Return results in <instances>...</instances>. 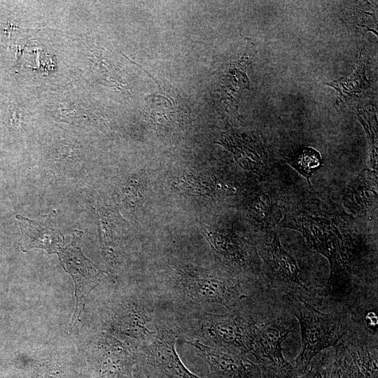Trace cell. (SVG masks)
Instances as JSON below:
<instances>
[{"mask_svg": "<svg viewBox=\"0 0 378 378\" xmlns=\"http://www.w3.org/2000/svg\"><path fill=\"white\" fill-rule=\"evenodd\" d=\"M146 287L170 319L211 312L217 304L228 312L249 309L255 290L237 279L192 264L171 266Z\"/></svg>", "mask_w": 378, "mask_h": 378, "instance_id": "cell-1", "label": "cell"}, {"mask_svg": "<svg viewBox=\"0 0 378 378\" xmlns=\"http://www.w3.org/2000/svg\"><path fill=\"white\" fill-rule=\"evenodd\" d=\"M252 308L226 314L204 312L173 318L179 338L195 340L233 355L250 354L258 329Z\"/></svg>", "mask_w": 378, "mask_h": 378, "instance_id": "cell-2", "label": "cell"}, {"mask_svg": "<svg viewBox=\"0 0 378 378\" xmlns=\"http://www.w3.org/2000/svg\"><path fill=\"white\" fill-rule=\"evenodd\" d=\"M279 225L301 232L309 246L328 260L329 289L336 295L345 294L351 280L352 254L337 224L328 217L301 210L286 214Z\"/></svg>", "mask_w": 378, "mask_h": 378, "instance_id": "cell-3", "label": "cell"}, {"mask_svg": "<svg viewBox=\"0 0 378 378\" xmlns=\"http://www.w3.org/2000/svg\"><path fill=\"white\" fill-rule=\"evenodd\" d=\"M299 301L294 314L300 327L302 349L295 368L304 373L319 352L337 345L346 330L337 314L323 313L302 298Z\"/></svg>", "mask_w": 378, "mask_h": 378, "instance_id": "cell-4", "label": "cell"}, {"mask_svg": "<svg viewBox=\"0 0 378 378\" xmlns=\"http://www.w3.org/2000/svg\"><path fill=\"white\" fill-rule=\"evenodd\" d=\"M293 326L279 318L260 324L251 354L267 373L274 378H292L295 368L284 356L282 343Z\"/></svg>", "mask_w": 378, "mask_h": 378, "instance_id": "cell-5", "label": "cell"}, {"mask_svg": "<svg viewBox=\"0 0 378 378\" xmlns=\"http://www.w3.org/2000/svg\"><path fill=\"white\" fill-rule=\"evenodd\" d=\"M178 338L172 322L166 318L153 338L138 348V360L168 378H200L181 360L176 349Z\"/></svg>", "mask_w": 378, "mask_h": 378, "instance_id": "cell-6", "label": "cell"}, {"mask_svg": "<svg viewBox=\"0 0 378 378\" xmlns=\"http://www.w3.org/2000/svg\"><path fill=\"white\" fill-rule=\"evenodd\" d=\"M83 234L82 231L75 230L71 243L57 253L61 265L71 275L76 287V309L71 330L81 314L87 296L99 284L103 274V272L82 253L80 241Z\"/></svg>", "mask_w": 378, "mask_h": 378, "instance_id": "cell-7", "label": "cell"}, {"mask_svg": "<svg viewBox=\"0 0 378 378\" xmlns=\"http://www.w3.org/2000/svg\"><path fill=\"white\" fill-rule=\"evenodd\" d=\"M192 346L209 368V378H274L247 356L233 355L195 340H183Z\"/></svg>", "mask_w": 378, "mask_h": 378, "instance_id": "cell-8", "label": "cell"}, {"mask_svg": "<svg viewBox=\"0 0 378 378\" xmlns=\"http://www.w3.org/2000/svg\"><path fill=\"white\" fill-rule=\"evenodd\" d=\"M22 232L20 242L23 251L40 248L49 253H57L64 244V235L57 228L56 213L42 216L36 220H29L17 215Z\"/></svg>", "mask_w": 378, "mask_h": 378, "instance_id": "cell-9", "label": "cell"}, {"mask_svg": "<svg viewBox=\"0 0 378 378\" xmlns=\"http://www.w3.org/2000/svg\"><path fill=\"white\" fill-rule=\"evenodd\" d=\"M220 144L233 154L236 162L244 169L260 176L268 170V155L264 146L257 139L230 131L223 134Z\"/></svg>", "mask_w": 378, "mask_h": 378, "instance_id": "cell-10", "label": "cell"}, {"mask_svg": "<svg viewBox=\"0 0 378 378\" xmlns=\"http://www.w3.org/2000/svg\"><path fill=\"white\" fill-rule=\"evenodd\" d=\"M266 261L275 281L307 290L302 281V272L297 261L284 248L276 234H274L272 240L267 244Z\"/></svg>", "mask_w": 378, "mask_h": 378, "instance_id": "cell-11", "label": "cell"}, {"mask_svg": "<svg viewBox=\"0 0 378 378\" xmlns=\"http://www.w3.org/2000/svg\"><path fill=\"white\" fill-rule=\"evenodd\" d=\"M201 225L211 248L224 263L231 269L239 271L252 268V257L240 240L210 229L202 223Z\"/></svg>", "mask_w": 378, "mask_h": 378, "instance_id": "cell-12", "label": "cell"}, {"mask_svg": "<svg viewBox=\"0 0 378 378\" xmlns=\"http://www.w3.org/2000/svg\"><path fill=\"white\" fill-rule=\"evenodd\" d=\"M377 180L370 171L363 170L345 188L344 205L355 214H363L374 199L377 197Z\"/></svg>", "mask_w": 378, "mask_h": 378, "instance_id": "cell-13", "label": "cell"}, {"mask_svg": "<svg viewBox=\"0 0 378 378\" xmlns=\"http://www.w3.org/2000/svg\"><path fill=\"white\" fill-rule=\"evenodd\" d=\"M249 64L247 57L230 64L220 83L221 98L236 112L241 92L249 88V80L246 73Z\"/></svg>", "mask_w": 378, "mask_h": 378, "instance_id": "cell-14", "label": "cell"}, {"mask_svg": "<svg viewBox=\"0 0 378 378\" xmlns=\"http://www.w3.org/2000/svg\"><path fill=\"white\" fill-rule=\"evenodd\" d=\"M366 62L365 52L360 51L353 71L344 77L326 83L335 89L341 102L359 97L369 88L370 83L365 74Z\"/></svg>", "mask_w": 378, "mask_h": 378, "instance_id": "cell-15", "label": "cell"}, {"mask_svg": "<svg viewBox=\"0 0 378 378\" xmlns=\"http://www.w3.org/2000/svg\"><path fill=\"white\" fill-rule=\"evenodd\" d=\"M248 214L256 225L267 227L280 223L281 214L279 205L267 193L255 194L248 204Z\"/></svg>", "mask_w": 378, "mask_h": 378, "instance_id": "cell-16", "label": "cell"}, {"mask_svg": "<svg viewBox=\"0 0 378 378\" xmlns=\"http://www.w3.org/2000/svg\"><path fill=\"white\" fill-rule=\"evenodd\" d=\"M322 363L324 378H365L342 340L335 346L333 358Z\"/></svg>", "mask_w": 378, "mask_h": 378, "instance_id": "cell-17", "label": "cell"}, {"mask_svg": "<svg viewBox=\"0 0 378 378\" xmlns=\"http://www.w3.org/2000/svg\"><path fill=\"white\" fill-rule=\"evenodd\" d=\"M346 346L357 368L365 378H378V356L377 344L369 346L363 342L342 340Z\"/></svg>", "mask_w": 378, "mask_h": 378, "instance_id": "cell-18", "label": "cell"}, {"mask_svg": "<svg viewBox=\"0 0 378 378\" xmlns=\"http://www.w3.org/2000/svg\"><path fill=\"white\" fill-rule=\"evenodd\" d=\"M286 162L302 176L309 178L321 165L320 153L315 149L305 147L286 157Z\"/></svg>", "mask_w": 378, "mask_h": 378, "instance_id": "cell-19", "label": "cell"}, {"mask_svg": "<svg viewBox=\"0 0 378 378\" xmlns=\"http://www.w3.org/2000/svg\"><path fill=\"white\" fill-rule=\"evenodd\" d=\"M132 378H161L158 373L150 367L138 360L135 365Z\"/></svg>", "mask_w": 378, "mask_h": 378, "instance_id": "cell-20", "label": "cell"}, {"mask_svg": "<svg viewBox=\"0 0 378 378\" xmlns=\"http://www.w3.org/2000/svg\"><path fill=\"white\" fill-rule=\"evenodd\" d=\"M292 378H324L322 361H320L317 365H310V367L302 376L294 375Z\"/></svg>", "mask_w": 378, "mask_h": 378, "instance_id": "cell-21", "label": "cell"}, {"mask_svg": "<svg viewBox=\"0 0 378 378\" xmlns=\"http://www.w3.org/2000/svg\"><path fill=\"white\" fill-rule=\"evenodd\" d=\"M365 323L370 330L377 332L378 319L376 312H368L365 316Z\"/></svg>", "mask_w": 378, "mask_h": 378, "instance_id": "cell-22", "label": "cell"}]
</instances>
